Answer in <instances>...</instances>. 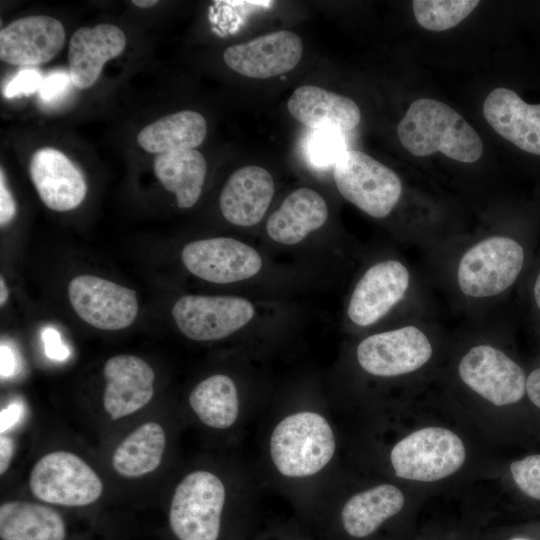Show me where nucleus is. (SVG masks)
I'll list each match as a JSON object with an SVG mask.
<instances>
[{
	"mask_svg": "<svg viewBox=\"0 0 540 540\" xmlns=\"http://www.w3.org/2000/svg\"><path fill=\"white\" fill-rule=\"evenodd\" d=\"M154 172L164 188L176 196L179 208H191L198 201L207 172L204 156L196 149L157 154Z\"/></svg>",
	"mask_w": 540,
	"mask_h": 540,
	"instance_id": "25",
	"label": "nucleus"
},
{
	"mask_svg": "<svg viewBox=\"0 0 540 540\" xmlns=\"http://www.w3.org/2000/svg\"><path fill=\"white\" fill-rule=\"evenodd\" d=\"M526 252L521 243L507 236L486 238L462 256L457 280L469 297L484 298L503 293L521 274Z\"/></svg>",
	"mask_w": 540,
	"mask_h": 540,
	"instance_id": "4",
	"label": "nucleus"
},
{
	"mask_svg": "<svg viewBox=\"0 0 540 540\" xmlns=\"http://www.w3.org/2000/svg\"><path fill=\"white\" fill-rule=\"evenodd\" d=\"M29 173L42 202L51 210H73L86 196L87 184L82 172L55 148L37 150L31 158Z\"/></svg>",
	"mask_w": 540,
	"mask_h": 540,
	"instance_id": "16",
	"label": "nucleus"
},
{
	"mask_svg": "<svg viewBox=\"0 0 540 540\" xmlns=\"http://www.w3.org/2000/svg\"><path fill=\"white\" fill-rule=\"evenodd\" d=\"M206 132L205 118L198 112L184 110L145 126L137 140L147 152L162 154L195 149L204 141Z\"/></svg>",
	"mask_w": 540,
	"mask_h": 540,
	"instance_id": "26",
	"label": "nucleus"
},
{
	"mask_svg": "<svg viewBox=\"0 0 540 540\" xmlns=\"http://www.w3.org/2000/svg\"><path fill=\"white\" fill-rule=\"evenodd\" d=\"M477 0H415L414 16L420 26L431 31L450 29L468 17Z\"/></svg>",
	"mask_w": 540,
	"mask_h": 540,
	"instance_id": "29",
	"label": "nucleus"
},
{
	"mask_svg": "<svg viewBox=\"0 0 540 540\" xmlns=\"http://www.w3.org/2000/svg\"><path fill=\"white\" fill-rule=\"evenodd\" d=\"M43 77L35 68H23L7 82L3 89V95L6 98L31 95L39 91Z\"/></svg>",
	"mask_w": 540,
	"mask_h": 540,
	"instance_id": "33",
	"label": "nucleus"
},
{
	"mask_svg": "<svg viewBox=\"0 0 540 540\" xmlns=\"http://www.w3.org/2000/svg\"><path fill=\"white\" fill-rule=\"evenodd\" d=\"M510 471L515 483L525 495L540 500V454L512 462Z\"/></svg>",
	"mask_w": 540,
	"mask_h": 540,
	"instance_id": "31",
	"label": "nucleus"
},
{
	"mask_svg": "<svg viewBox=\"0 0 540 540\" xmlns=\"http://www.w3.org/2000/svg\"><path fill=\"white\" fill-rule=\"evenodd\" d=\"M44 351L48 358L55 361H64L70 351L61 339L60 333L54 327H46L42 332Z\"/></svg>",
	"mask_w": 540,
	"mask_h": 540,
	"instance_id": "34",
	"label": "nucleus"
},
{
	"mask_svg": "<svg viewBox=\"0 0 540 540\" xmlns=\"http://www.w3.org/2000/svg\"><path fill=\"white\" fill-rule=\"evenodd\" d=\"M166 445L165 431L156 422H146L117 446L112 465L121 476L137 478L154 471L161 463Z\"/></svg>",
	"mask_w": 540,
	"mask_h": 540,
	"instance_id": "27",
	"label": "nucleus"
},
{
	"mask_svg": "<svg viewBox=\"0 0 540 540\" xmlns=\"http://www.w3.org/2000/svg\"><path fill=\"white\" fill-rule=\"evenodd\" d=\"M409 279L407 268L399 261L386 260L371 266L353 290L348 317L358 326L375 323L403 298Z\"/></svg>",
	"mask_w": 540,
	"mask_h": 540,
	"instance_id": "15",
	"label": "nucleus"
},
{
	"mask_svg": "<svg viewBox=\"0 0 540 540\" xmlns=\"http://www.w3.org/2000/svg\"><path fill=\"white\" fill-rule=\"evenodd\" d=\"M254 314L252 303L237 296L185 295L172 308L179 330L195 341L225 338L247 325Z\"/></svg>",
	"mask_w": 540,
	"mask_h": 540,
	"instance_id": "8",
	"label": "nucleus"
},
{
	"mask_svg": "<svg viewBox=\"0 0 540 540\" xmlns=\"http://www.w3.org/2000/svg\"><path fill=\"white\" fill-rule=\"evenodd\" d=\"M29 486L39 500L66 507H82L97 501L103 484L97 473L78 455L55 451L33 466Z\"/></svg>",
	"mask_w": 540,
	"mask_h": 540,
	"instance_id": "7",
	"label": "nucleus"
},
{
	"mask_svg": "<svg viewBox=\"0 0 540 540\" xmlns=\"http://www.w3.org/2000/svg\"><path fill=\"white\" fill-rule=\"evenodd\" d=\"M397 133L403 147L417 157L441 152L453 160L473 163L483 152L475 129L453 108L434 99L413 101Z\"/></svg>",
	"mask_w": 540,
	"mask_h": 540,
	"instance_id": "1",
	"label": "nucleus"
},
{
	"mask_svg": "<svg viewBox=\"0 0 540 540\" xmlns=\"http://www.w3.org/2000/svg\"><path fill=\"white\" fill-rule=\"evenodd\" d=\"M510 540H531V539L525 538V537H513Z\"/></svg>",
	"mask_w": 540,
	"mask_h": 540,
	"instance_id": "43",
	"label": "nucleus"
},
{
	"mask_svg": "<svg viewBox=\"0 0 540 540\" xmlns=\"http://www.w3.org/2000/svg\"><path fill=\"white\" fill-rule=\"evenodd\" d=\"M483 115L500 136L523 151L540 155V104H528L513 90L499 87L485 99Z\"/></svg>",
	"mask_w": 540,
	"mask_h": 540,
	"instance_id": "18",
	"label": "nucleus"
},
{
	"mask_svg": "<svg viewBox=\"0 0 540 540\" xmlns=\"http://www.w3.org/2000/svg\"><path fill=\"white\" fill-rule=\"evenodd\" d=\"M126 45L123 31L112 24L81 27L69 42V68L73 85L78 89L91 87L100 76L104 64L119 56Z\"/></svg>",
	"mask_w": 540,
	"mask_h": 540,
	"instance_id": "20",
	"label": "nucleus"
},
{
	"mask_svg": "<svg viewBox=\"0 0 540 540\" xmlns=\"http://www.w3.org/2000/svg\"><path fill=\"white\" fill-rule=\"evenodd\" d=\"M335 446L328 421L316 412L302 411L288 415L276 425L270 438V455L282 475L307 477L330 462Z\"/></svg>",
	"mask_w": 540,
	"mask_h": 540,
	"instance_id": "2",
	"label": "nucleus"
},
{
	"mask_svg": "<svg viewBox=\"0 0 540 540\" xmlns=\"http://www.w3.org/2000/svg\"><path fill=\"white\" fill-rule=\"evenodd\" d=\"M274 180L264 168L248 165L236 170L219 197L223 217L231 224L250 227L265 215L274 195Z\"/></svg>",
	"mask_w": 540,
	"mask_h": 540,
	"instance_id": "19",
	"label": "nucleus"
},
{
	"mask_svg": "<svg viewBox=\"0 0 540 540\" xmlns=\"http://www.w3.org/2000/svg\"><path fill=\"white\" fill-rule=\"evenodd\" d=\"M287 109L294 119L313 130L346 132L361 120L360 109L352 99L315 85L295 89Z\"/></svg>",
	"mask_w": 540,
	"mask_h": 540,
	"instance_id": "21",
	"label": "nucleus"
},
{
	"mask_svg": "<svg viewBox=\"0 0 540 540\" xmlns=\"http://www.w3.org/2000/svg\"><path fill=\"white\" fill-rule=\"evenodd\" d=\"M24 412V407L20 402H11L0 412V432L3 434L8 429L17 424Z\"/></svg>",
	"mask_w": 540,
	"mask_h": 540,
	"instance_id": "36",
	"label": "nucleus"
},
{
	"mask_svg": "<svg viewBox=\"0 0 540 540\" xmlns=\"http://www.w3.org/2000/svg\"><path fill=\"white\" fill-rule=\"evenodd\" d=\"M181 259L190 273L216 284L249 279L262 268V258L253 247L230 237L190 242L182 249Z\"/></svg>",
	"mask_w": 540,
	"mask_h": 540,
	"instance_id": "11",
	"label": "nucleus"
},
{
	"mask_svg": "<svg viewBox=\"0 0 540 540\" xmlns=\"http://www.w3.org/2000/svg\"><path fill=\"white\" fill-rule=\"evenodd\" d=\"M333 177L339 193L374 218L389 215L402 193L393 170L358 150L347 149L340 155Z\"/></svg>",
	"mask_w": 540,
	"mask_h": 540,
	"instance_id": "6",
	"label": "nucleus"
},
{
	"mask_svg": "<svg viewBox=\"0 0 540 540\" xmlns=\"http://www.w3.org/2000/svg\"><path fill=\"white\" fill-rule=\"evenodd\" d=\"M328 208L323 197L302 187L290 193L267 223L268 236L283 245H295L327 221Z\"/></svg>",
	"mask_w": 540,
	"mask_h": 540,
	"instance_id": "22",
	"label": "nucleus"
},
{
	"mask_svg": "<svg viewBox=\"0 0 540 540\" xmlns=\"http://www.w3.org/2000/svg\"><path fill=\"white\" fill-rule=\"evenodd\" d=\"M404 504L402 491L394 485L381 484L364 490L353 495L343 506V528L351 537H367L398 514Z\"/></svg>",
	"mask_w": 540,
	"mask_h": 540,
	"instance_id": "23",
	"label": "nucleus"
},
{
	"mask_svg": "<svg viewBox=\"0 0 540 540\" xmlns=\"http://www.w3.org/2000/svg\"><path fill=\"white\" fill-rule=\"evenodd\" d=\"M458 372L469 388L496 406L514 404L526 393L522 367L490 345L472 347L462 357Z\"/></svg>",
	"mask_w": 540,
	"mask_h": 540,
	"instance_id": "10",
	"label": "nucleus"
},
{
	"mask_svg": "<svg viewBox=\"0 0 540 540\" xmlns=\"http://www.w3.org/2000/svg\"><path fill=\"white\" fill-rule=\"evenodd\" d=\"M224 484L209 471H194L177 485L169 525L178 540H217L225 503Z\"/></svg>",
	"mask_w": 540,
	"mask_h": 540,
	"instance_id": "5",
	"label": "nucleus"
},
{
	"mask_svg": "<svg viewBox=\"0 0 540 540\" xmlns=\"http://www.w3.org/2000/svg\"><path fill=\"white\" fill-rule=\"evenodd\" d=\"M0 356L1 378H8L13 375L16 369V357L12 349L4 343H1Z\"/></svg>",
	"mask_w": 540,
	"mask_h": 540,
	"instance_id": "38",
	"label": "nucleus"
},
{
	"mask_svg": "<svg viewBox=\"0 0 540 540\" xmlns=\"http://www.w3.org/2000/svg\"><path fill=\"white\" fill-rule=\"evenodd\" d=\"M65 42V29L56 18L36 15L17 19L0 31V58L31 68L52 60Z\"/></svg>",
	"mask_w": 540,
	"mask_h": 540,
	"instance_id": "14",
	"label": "nucleus"
},
{
	"mask_svg": "<svg viewBox=\"0 0 540 540\" xmlns=\"http://www.w3.org/2000/svg\"><path fill=\"white\" fill-rule=\"evenodd\" d=\"M302 40L293 32L280 30L225 49L226 65L237 73L257 79L284 74L299 63Z\"/></svg>",
	"mask_w": 540,
	"mask_h": 540,
	"instance_id": "13",
	"label": "nucleus"
},
{
	"mask_svg": "<svg viewBox=\"0 0 540 540\" xmlns=\"http://www.w3.org/2000/svg\"><path fill=\"white\" fill-rule=\"evenodd\" d=\"M72 85L69 72L53 71L43 77L38 91L40 100L50 106L58 104L68 95Z\"/></svg>",
	"mask_w": 540,
	"mask_h": 540,
	"instance_id": "32",
	"label": "nucleus"
},
{
	"mask_svg": "<svg viewBox=\"0 0 540 540\" xmlns=\"http://www.w3.org/2000/svg\"><path fill=\"white\" fill-rule=\"evenodd\" d=\"M465 459L460 437L442 427L414 431L401 439L390 453L396 476L421 482H433L454 474Z\"/></svg>",
	"mask_w": 540,
	"mask_h": 540,
	"instance_id": "3",
	"label": "nucleus"
},
{
	"mask_svg": "<svg viewBox=\"0 0 540 540\" xmlns=\"http://www.w3.org/2000/svg\"><path fill=\"white\" fill-rule=\"evenodd\" d=\"M9 297V290L5 283L4 277L0 276V305L3 306Z\"/></svg>",
	"mask_w": 540,
	"mask_h": 540,
	"instance_id": "41",
	"label": "nucleus"
},
{
	"mask_svg": "<svg viewBox=\"0 0 540 540\" xmlns=\"http://www.w3.org/2000/svg\"><path fill=\"white\" fill-rule=\"evenodd\" d=\"M66 524L53 508L29 501L0 506L1 540H65Z\"/></svg>",
	"mask_w": 540,
	"mask_h": 540,
	"instance_id": "24",
	"label": "nucleus"
},
{
	"mask_svg": "<svg viewBox=\"0 0 540 540\" xmlns=\"http://www.w3.org/2000/svg\"><path fill=\"white\" fill-rule=\"evenodd\" d=\"M526 393L530 401L540 409V367L532 370L527 376Z\"/></svg>",
	"mask_w": 540,
	"mask_h": 540,
	"instance_id": "37",
	"label": "nucleus"
},
{
	"mask_svg": "<svg viewBox=\"0 0 540 540\" xmlns=\"http://www.w3.org/2000/svg\"><path fill=\"white\" fill-rule=\"evenodd\" d=\"M432 356V346L415 326L373 334L357 347V360L368 373L393 377L418 370Z\"/></svg>",
	"mask_w": 540,
	"mask_h": 540,
	"instance_id": "12",
	"label": "nucleus"
},
{
	"mask_svg": "<svg viewBox=\"0 0 540 540\" xmlns=\"http://www.w3.org/2000/svg\"><path fill=\"white\" fill-rule=\"evenodd\" d=\"M68 297L89 325L108 331L130 326L138 314L136 292L94 275H79L68 285Z\"/></svg>",
	"mask_w": 540,
	"mask_h": 540,
	"instance_id": "9",
	"label": "nucleus"
},
{
	"mask_svg": "<svg viewBox=\"0 0 540 540\" xmlns=\"http://www.w3.org/2000/svg\"><path fill=\"white\" fill-rule=\"evenodd\" d=\"M106 387L103 406L111 419L128 416L144 407L153 397L155 373L135 355H117L104 365Z\"/></svg>",
	"mask_w": 540,
	"mask_h": 540,
	"instance_id": "17",
	"label": "nucleus"
},
{
	"mask_svg": "<svg viewBox=\"0 0 540 540\" xmlns=\"http://www.w3.org/2000/svg\"><path fill=\"white\" fill-rule=\"evenodd\" d=\"M189 404L202 423L215 429L229 428L239 413L237 388L224 374L209 376L197 384L189 395Z\"/></svg>",
	"mask_w": 540,
	"mask_h": 540,
	"instance_id": "28",
	"label": "nucleus"
},
{
	"mask_svg": "<svg viewBox=\"0 0 540 540\" xmlns=\"http://www.w3.org/2000/svg\"><path fill=\"white\" fill-rule=\"evenodd\" d=\"M347 150L340 132L315 130L308 142V155L317 167L334 165L340 155Z\"/></svg>",
	"mask_w": 540,
	"mask_h": 540,
	"instance_id": "30",
	"label": "nucleus"
},
{
	"mask_svg": "<svg viewBox=\"0 0 540 540\" xmlns=\"http://www.w3.org/2000/svg\"><path fill=\"white\" fill-rule=\"evenodd\" d=\"M532 296H533L535 307L540 312V269L537 272V275L533 283Z\"/></svg>",
	"mask_w": 540,
	"mask_h": 540,
	"instance_id": "40",
	"label": "nucleus"
},
{
	"mask_svg": "<svg viewBox=\"0 0 540 540\" xmlns=\"http://www.w3.org/2000/svg\"><path fill=\"white\" fill-rule=\"evenodd\" d=\"M13 456V441L10 437L1 434L0 437V474L3 475Z\"/></svg>",
	"mask_w": 540,
	"mask_h": 540,
	"instance_id": "39",
	"label": "nucleus"
},
{
	"mask_svg": "<svg viewBox=\"0 0 540 540\" xmlns=\"http://www.w3.org/2000/svg\"><path fill=\"white\" fill-rule=\"evenodd\" d=\"M158 3L157 0H133L132 4L140 8H149Z\"/></svg>",
	"mask_w": 540,
	"mask_h": 540,
	"instance_id": "42",
	"label": "nucleus"
},
{
	"mask_svg": "<svg viewBox=\"0 0 540 540\" xmlns=\"http://www.w3.org/2000/svg\"><path fill=\"white\" fill-rule=\"evenodd\" d=\"M16 214V204L13 196L6 186L4 172H0V225H7Z\"/></svg>",
	"mask_w": 540,
	"mask_h": 540,
	"instance_id": "35",
	"label": "nucleus"
}]
</instances>
